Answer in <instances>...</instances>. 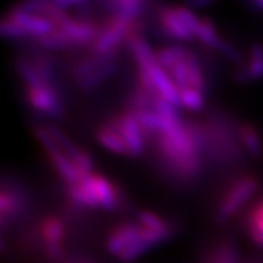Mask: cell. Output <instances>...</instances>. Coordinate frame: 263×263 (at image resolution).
<instances>
[{
	"label": "cell",
	"instance_id": "4",
	"mask_svg": "<svg viewBox=\"0 0 263 263\" xmlns=\"http://www.w3.org/2000/svg\"><path fill=\"white\" fill-rule=\"evenodd\" d=\"M39 236L43 240V249L46 255L51 259L62 258L63 239H65V226L62 220L55 216H47L39 224Z\"/></svg>",
	"mask_w": 263,
	"mask_h": 263
},
{
	"label": "cell",
	"instance_id": "24",
	"mask_svg": "<svg viewBox=\"0 0 263 263\" xmlns=\"http://www.w3.org/2000/svg\"><path fill=\"white\" fill-rule=\"evenodd\" d=\"M251 6H254L255 8H259L260 11H263V0H258V2H253Z\"/></svg>",
	"mask_w": 263,
	"mask_h": 263
},
{
	"label": "cell",
	"instance_id": "17",
	"mask_svg": "<svg viewBox=\"0 0 263 263\" xmlns=\"http://www.w3.org/2000/svg\"><path fill=\"white\" fill-rule=\"evenodd\" d=\"M195 38L199 39L203 45L210 47V49L215 50H218L219 45H220L223 41V39L219 36L218 32H216L214 22H212L211 19H208V17H200V25L197 27Z\"/></svg>",
	"mask_w": 263,
	"mask_h": 263
},
{
	"label": "cell",
	"instance_id": "12",
	"mask_svg": "<svg viewBox=\"0 0 263 263\" xmlns=\"http://www.w3.org/2000/svg\"><path fill=\"white\" fill-rule=\"evenodd\" d=\"M96 139L100 142V145L104 146L107 151L117 153V155H126L128 156L126 145L122 141L121 136H120V133L116 129L115 125L110 122V120H107L106 122H104L97 129V132H96Z\"/></svg>",
	"mask_w": 263,
	"mask_h": 263
},
{
	"label": "cell",
	"instance_id": "20",
	"mask_svg": "<svg viewBox=\"0 0 263 263\" xmlns=\"http://www.w3.org/2000/svg\"><path fill=\"white\" fill-rule=\"evenodd\" d=\"M179 93H180L181 107H184V109H188L191 111H200L204 107L205 98L201 91L195 90L192 87H187Z\"/></svg>",
	"mask_w": 263,
	"mask_h": 263
},
{
	"label": "cell",
	"instance_id": "1",
	"mask_svg": "<svg viewBox=\"0 0 263 263\" xmlns=\"http://www.w3.org/2000/svg\"><path fill=\"white\" fill-rule=\"evenodd\" d=\"M258 190V181L253 176H240L227 187L216 208V222L226 223L246 204Z\"/></svg>",
	"mask_w": 263,
	"mask_h": 263
},
{
	"label": "cell",
	"instance_id": "8",
	"mask_svg": "<svg viewBox=\"0 0 263 263\" xmlns=\"http://www.w3.org/2000/svg\"><path fill=\"white\" fill-rule=\"evenodd\" d=\"M159 22L163 34L170 36L171 39L185 42L195 38V35L185 26V23L181 21L175 7H172V6L171 7H163L159 11Z\"/></svg>",
	"mask_w": 263,
	"mask_h": 263
},
{
	"label": "cell",
	"instance_id": "18",
	"mask_svg": "<svg viewBox=\"0 0 263 263\" xmlns=\"http://www.w3.org/2000/svg\"><path fill=\"white\" fill-rule=\"evenodd\" d=\"M36 45L42 49L46 50H63V49H70V47H76L71 39L67 36L63 31H61L59 28H55L54 31L50 32L49 35H45L42 38L35 39Z\"/></svg>",
	"mask_w": 263,
	"mask_h": 263
},
{
	"label": "cell",
	"instance_id": "16",
	"mask_svg": "<svg viewBox=\"0 0 263 263\" xmlns=\"http://www.w3.org/2000/svg\"><path fill=\"white\" fill-rule=\"evenodd\" d=\"M187 51L188 49L180 45L165 46L156 51V62L160 67H163L165 71H168L173 65H176L177 62H180L185 58Z\"/></svg>",
	"mask_w": 263,
	"mask_h": 263
},
{
	"label": "cell",
	"instance_id": "5",
	"mask_svg": "<svg viewBox=\"0 0 263 263\" xmlns=\"http://www.w3.org/2000/svg\"><path fill=\"white\" fill-rule=\"evenodd\" d=\"M144 234L139 223H124L111 230L106 239V250L111 255L118 256L132 243L137 242Z\"/></svg>",
	"mask_w": 263,
	"mask_h": 263
},
{
	"label": "cell",
	"instance_id": "3",
	"mask_svg": "<svg viewBox=\"0 0 263 263\" xmlns=\"http://www.w3.org/2000/svg\"><path fill=\"white\" fill-rule=\"evenodd\" d=\"M25 94L28 105L42 115L51 118H61L65 115V107L59 98L57 87L26 86Z\"/></svg>",
	"mask_w": 263,
	"mask_h": 263
},
{
	"label": "cell",
	"instance_id": "23",
	"mask_svg": "<svg viewBox=\"0 0 263 263\" xmlns=\"http://www.w3.org/2000/svg\"><path fill=\"white\" fill-rule=\"evenodd\" d=\"M62 263H96L90 258H86V256H77V258H67V259L63 260Z\"/></svg>",
	"mask_w": 263,
	"mask_h": 263
},
{
	"label": "cell",
	"instance_id": "14",
	"mask_svg": "<svg viewBox=\"0 0 263 263\" xmlns=\"http://www.w3.org/2000/svg\"><path fill=\"white\" fill-rule=\"evenodd\" d=\"M245 224L250 239L256 246L263 247V197L246 215Z\"/></svg>",
	"mask_w": 263,
	"mask_h": 263
},
{
	"label": "cell",
	"instance_id": "9",
	"mask_svg": "<svg viewBox=\"0 0 263 263\" xmlns=\"http://www.w3.org/2000/svg\"><path fill=\"white\" fill-rule=\"evenodd\" d=\"M263 78V45L253 43L250 47L249 61L235 73V80L240 83L251 82Z\"/></svg>",
	"mask_w": 263,
	"mask_h": 263
},
{
	"label": "cell",
	"instance_id": "10",
	"mask_svg": "<svg viewBox=\"0 0 263 263\" xmlns=\"http://www.w3.org/2000/svg\"><path fill=\"white\" fill-rule=\"evenodd\" d=\"M87 179L100 203V208H104L106 211H113L118 204V196L113 184L106 177L98 173H90Z\"/></svg>",
	"mask_w": 263,
	"mask_h": 263
},
{
	"label": "cell",
	"instance_id": "7",
	"mask_svg": "<svg viewBox=\"0 0 263 263\" xmlns=\"http://www.w3.org/2000/svg\"><path fill=\"white\" fill-rule=\"evenodd\" d=\"M25 207V197L21 190L14 184L4 181L0 191V218L2 224L6 226L7 222H12L23 212Z\"/></svg>",
	"mask_w": 263,
	"mask_h": 263
},
{
	"label": "cell",
	"instance_id": "11",
	"mask_svg": "<svg viewBox=\"0 0 263 263\" xmlns=\"http://www.w3.org/2000/svg\"><path fill=\"white\" fill-rule=\"evenodd\" d=\"M200 263H239V249L231 239H222L205 250Z\"/></svg>",
	"mask_w": 263,
	"mask_h": 263
},
{
	"label": "cell",
	"instance_id": "2",
	"mask_svg": "<svg viewBox=\"0 0 263 263\" xmlns=\"http://www.w3.org/2000/svg\"><path fill=\"white\" fill-rule=\"evenodd\" d=\"M109 120H110L111 124L115 125L120 136H121L122 141L125 142L126 149H128V156H140L144 152L146 142L136 116L126 109L125 111L113 116Z\"/></svg>",
	"mask_w": 263,
	"mask_h": 263
},
{
	"label": "cell",
	"instance_id": "6",
	"mask_svg": "<svg viewBox=\"0 0 263 263\" xmlns=\"http://www.w3.org/2000/svg\"><path fill=\"white\" fill-rule=\"evenodd\" d=\"M7 17H10L11 21L15 22L17 26H21L27 32L28 36L34 39L49 35L50 32H52L57 28L54 23L49 21V19L39 16V15L28 14V12H25V11L17 10L16 7L11 11L10 14L7 15Z\"/></svg>",
	"mask_w": 263,
	"mask_h": 263
},
{
	"label": "cell",
	"instance_id": "13",
	"mask_svg": "<svg viewBox=\"0 0 263 263\" xmlns=\"http://www.w3.org/2000/svg\"><path fill=\"white\" fill-rule=\"evenodd\" d=\"M238 129V139L242 148L249 153L250 156L259 157L263 153V144L259 133L253 125L240 122L236 126Z\"/></svg>",
	"mask_w": 263,
	"mask_h": 263
},
{
	"label": "cell",
	"instance_id": "21",
	"mask_svg": "<svg viewBox=\"0 0 263 263\" xmlns=\"http://www.w3.org/2000/svg\"><path fill=\"white\" fill-rule=\"evenodd\" d=\"M0 32L3 35L4 38L8 39H26L30 38L27 32L21 27L17 26L15 22H12L10 17H4L2 23H0Z\"/></svg>",
	"mask_w": 263,
	"mask_h": 263
},
{
	"label": "cell",
	"instance_id": "15",
	"mask_svg": "<svg viewBox=\"0 0 263 263\" xmlns=\"http://www.w3.org/2000/svg\"><path fill=\"white\" fill-rule=\"evenodd\" d=\"M117 61L106 63V65L102 66L101 69L96 70L94 73L89 74V76L83 77V78L77 81V85H78V87L83 91L93 90V89H96L97 86H100L101 83L105 82L109 77L113 76V74L117 71Z\"/></svg>",
	"mask_w": 263,
	"mask_h": 263
},
{
	"label": "cell",
	"instance_id": "22",
	"mask_svg": "<svg viewBox=\"0 0 263 263\" xmlns=\"http://www.w3.org/2000/svg\"><path fill=\"white\" fill-rule=\"evenodd\" d=\"M173 7H175V10H176L177 15L180 16L181 21L192 31V34H196L197 27L200 25V17L197 16L190 7H185V6H173Z\"/></svg>",
	"mask_w": 263,
	"mask_h": 263
},
{
	"label": "cell",
	"instance_id": "19",
	"mask_svg": "<svg viewBox=\"0 0 263 263\" xmlns=\"http://www.w3.org/2000/svg\"><path fill=\"white\" fill-rule=\"evenodd\" d=\"M136 218H137V223L145 230H151V231H172L175 230L171 223L165 222L164 219H161L159 215L152 211L141 210L137 212Z\"/></svg>",
	"mask_w": 263,
	"mask_h": 263
}]
</instances>
